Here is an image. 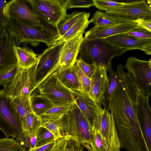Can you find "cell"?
<instances>
[{"label":"cell","mask_w":151,"mask_h":151,"mask_svg":"<svg viewBox=\"0 0 151 151\" xmlns=\"http://www.w3.org/2000/svg\"><path fill=\"white\" fill-rule=\"evenodd\" d=\"M126 52L111 45L104 39H90L84 37L76 60H81L96 66H104L107 70L114 57L121 56Z\"/></svg>","instance_id":"cell-1"},{"label":"cell","mask_w":151,"mask_h":151,"mask_svg":"<svg viewBox=\"0 0 151 151\" xmlns=\"http://www.w3.org/2000/svg\"><path fill=\"white\" fill-rule=\"evenodd\" d=\"M7 32L15 39L17 46L21 43L36 46L40 42L49 47L56 43L58 34L40 27H31L12 19H8Z\"/></svg>","instance_id":"cell-2"},{"label":"cell","mask_w":151,"mask_h":151,"mask_svg":"<svg viewBox=\"0 0 151 151\" xmlns=\"http://www.w3.org/2000/svg\"><path fill=\"white\" fill-rule=\"evenodd\" d=\"M4 12L8 19H13L31 27L41 28L58 34L57 27L36 13L26 0H12L6 2Z\"/></svg>","instance_id":"cell-3"},{"label":"cell","mask_w":151,"mask_h":151,"mask_svg":"<svg viewBox=\"0 0 151 151\" xmlns=\"http://www.w3.org/2000/svg\"><path fill=\"white\" fill-rule=\"evenodd\" d=\"M36 89L38 90L39 95L47 100L53 106L75 103L74 91L62 84L57 78L55 71L36 83L33 92Z\"/></svg>","instance_id":"cell-4"},{"label":"cell","mask_w":151,"mask_h":151,"mask_svg":"<svg viewBox=\"0 0 151 151\" xmlns=\"http://www.w3.org/2000/svg\"><path fill=\"white\" fill-rule=\"evenodd\" d=\"M124 68L127 70L125 82L132 86L144 95L150 97L151 94V61L140 60L131 56L127 60Z\"/></svg>","instance_id":"cell-5"},{"label":"cell","mask_w":151,"mask_h":151,"mask_svg":"<svg viewBox=\"0 0 151 151\" xmlns=\"http://www.w3.org/2000/svg\"><path fill=\"white\" fill-rule=\"evenodd\" d=\"M0 130L6 137L18 139L23 133L21 121L12 98L0 90Z\"/></svg>","instance_id":"cell-6"},{"label":"cell","mask_w":151,"mask_h":151,"mask_svg":"<svg viewBox=\"0 0 151 151\" xmlns=\"http://www.w3.org/2000/svg\"><path fill=\"white\" fill-rule=\"evenodd\" d=\"M36 65L26 68L18 67L14 77L4 88L6 93L12 98L31 97L37 82Z\"/></svg>","instance_id":"cell-7"},{"label":"cell","mask_w":151,"mask_h":151,"mask_svg":"<svg viewBox=\"0 0 151 151\" xmlns=\"http://www.w3.org/2000/svg\"><path fill=\"white\" fill-rule=\"evenodd\" d=\"M145 0L124 2L122 6L105 11L121 22L140 18L151 19V1Z\"/></svg>","instance_id":"cell-8"},{"label":"cell","mask_w":151,"mask_h":151,"mask_svg":"<svg viewBox=\"0 0 151 151\" xmlns=\"http://www.w3.org/2000/svg\"><path fill=\"white\" fill-rule=\"evenodd\" d=\"M26 0L36 13L56 27L67 14L63 0Z\"/></svg>","instance_id":"cell-9"},{"label":"cell","mask_w":151,"mask_h":151,"mask_svg":"<svg viewBox=\"0 0 151 151\" xmlns=\"http://www.w3.org/2000/svg\"><path fill=\"white\" fill-rule=\"evenodd\" d=\"M68 135L76 138L82 145H90L93 138V129L75 103L69 112Z\"/></svg>","instance_id":"cell-10"},{"label":"cell","mask_w":151,"mask_h":151,"mask_svg":"<svg viewBox=\"0 0 151 151\" xmlns=\"http://www.w3.org/2000/svg\"><path fill=\"white\" fill-rule=\"evenodd\" d=\"M64 42L55 43L38 55L39 60L36 65V83L50 73L56 70L60 53Z\"/></svg>","instance_id":"cell-11"},{"label":"cell","mask_w":151,"mask_h":151,"mask_svg":"<svg viewBox=\"0 0 151 151\" xmlns=\"http://www.w3.org/2000/svg\"><path fill=\"white\" fill-rule=\"evenodd\" d=\"M94 128L100 134L112 151H121L114 119L110 111L103 109L101 118L95 124Z\"/></svg>","instance_id":"cell-12"},{"label":"cell","mask_w":151,"mask_h":151,"mask_svg":"<svg viewBox=\"0 0 151 151\" xmlns=\"http://www.w3.org/2000/svg\"><path fill=\"white\" fill-rule=\"evenodd\" d=\"M75 103L93 129L101 118L103 109L89 95L82 92L74 91Z\"/></svg>","instance_id":"cell-13"},{"label":"cell","mask_w":151,"mask_h":151,"mask_svg":"<svg viewBox=\"0 0 151 151\" xmlns=\"http://www.w3.org/2000/svg\"><path fill=\"white\" fill-rule=\"evenodd\" d=\"M111 45L126 51L141 50L148 55L151 54V39H140L125 33L119 34L104 39Z\"/></svg>","instance_id":"cell-14"},{"label":"cell","mask_w":151,"mask_h":151,"mask_svg":"<svg viewBox=\"0 0 151 151\" xmlns=\"http://www.w3.org/2000/svg\"><path fill=\"white\" fill-rule=\"evenodd\" d=\"M136 101L138 117L140 123L142 122V127L147 144L151 151V110L149 97L145 96L137 90Z\"/></svg>","instance_id":"cell-15"},{"label":"cell","mask_w":151,"mask_h":151,"mask_svg":"<svg viewBox=\"0 0 151 151\" xmlns=\"http://www.w3.org/2000/svg\"><path fill=\"white\" fill-rule=\"evenodd\" d=\"M64 42L59 55L56 70H62L73 65L75 62L80 45L83 38V34Z\"/></svg>","instance_id":"cell-16"},{"label":"cell","mask_w":151,"mask_h":151,"mask_svg":"<svg viewBox=\"0 0 151 151\" xmlns=\"http://www.w3.org/2000/svg\"><path fill=\"white\" fill-rule=\"evenodd\" d=\"M91 79L89 96L96 102L101 105L109 86L107 70L102 66H97Z\"/></svg>","instance_id":"cell-17"},{"label":"cell","mask_w":151,"mask_h":151,"mask_svg":"<svg viewBox=\"0 0 151 151\" xmlns=\"http://www.w3.org/2000/svg\"><path fill=\"white\" fill-rule=\"evenodd\" d=\"M15 46L14 39L7 31L0 41V75L17 65L14 51Z\"/></svg>","instance_id":"cell-18"},{"label":"cell","mask_w":151,"mask_h":151,"mask_svg":"<svg viewBox=\"0 0 151 151\" xmlns=\"http://www.w3.org/2000/svg\"><path fill=\"white\" fill-rule=\"evenodd\" d=\"M40 117L41 127L46 129L51 132L55 140L63 136L68 135V114L63 115H43Z\"/></svg>","instance_id":"cell-19"},{"label":"cell","mask_w":151,"mask_h":151,"mask_svg":"<svg viewBox=\"0 0 151 151\" xmlns=\"http://www.w3.org/2000/svg\"><path fill=\"white\" fill-rule=\"evenodd\" d=\"M139 26L134 21L122 22L108 27L94 28L85 33L84 37L90 39H104L108 37L129 32Z\"/></svg>","instance_id":"cell-20"},{"label":"cell","mask_w":151,"mask_h":151,"mask_svg":"<svg viewBox=\"0 0 151 151\" xmlns=\"http://www.w3.org/2000/svg\"><path fill=\"white\" fill-rule=\"evenodd\" d=\"M124 67L121 64H119L117 66L116 71L115 72L112 68V63L110 64L107 68V71L109 73V86L104 99L101 103L103 106V109L109 111V103L117 87L121 83L124 81L126 72L124 71Z\"/></svg>","instance_id":"cell-21"},{"label":"cell","mask_w":151,"mask_h":151,"mask_svg":"<svg viewBox=\"0 0 151 151\" xmlns=\"http://www.w3.org/2000/svg\"><path fill=\"white\" fill-rule=\"evenodd\" d=\"M27 43H23V46H15L14 51L17 61L18 67L26 68L37 64L39 56L27 46Z\"/></svg>","instance_id":"cell-22"},{"label":"cell","mask_w":151,"mask_h":151,"mask_svg":"<svg viewBox=\"0 0 151 151\" xmlns=\"http://www.w3.org/2000/svg\"><path fill=\"white\" fill-rule=\"evenodd\" d=\"M55 71L58 79L65 87L72 91L82 92L73 65Z\"/></svg>","instance_id":"cell-23"},{"label":"cell","mask_w":151,"mask_h":151,"mask_svg":"<svg viewBox=\"0 0 151 151\" xmlns=\"http://www.w3.org/2000/svg\"><path fill=\"white\" fill-rule=\"evenodd\" d=\"M41 124L40 117L32 111L27 114L22 125V132L29 138L37 137Z\"/></svg>","instance_id":"cell-24"},{"label":"cell","mask_w":151,"mask_h":151,"mask_svg":"<svg viewBox=\"0 0 151 151\" xmlns=\"http://www.w3.org/2000/svg\"><path fill=\"white\" fill-rule=\"evenodd\" d=\"M83 146L75 137L66 135L56 140L52 151H84Z\"/></svg>","instance_id":"cell-25"},{"label":"cell","mask_w":151,"mask_h":151,"mask_svg":"<svg viewBox=\"0 0 151 151\" xmlns=\"http://www.w3.org/2000/svg\"><path fill=\"white\" fill-rule=\"evenodd\" d=\"M90 13L86 12L84 16L73 26L57 42H63L76 37L80 33L85 32L90 23L88 20Z\"/></svg>","instance_id":"cell-26"},{"label":"cell","mask_w":151,"mask_h":151,"mask_svg":"<svg viewBox=\"0 0 151 151\" xmlns=\"http://www.w3.org/2000/svg\"><path fill=\"white\" fill-rule=\"evenodd\" d=\"M86 12L74 11L71 14H67L57 26L58 32L57 40L63 36L73 26L81 19Z\"/></svg>","instance_id":"cell-27"},{"label":"cell","mask_w":151,"mask_h":151,"mask_svg":"<svg viewBox=\"0 0 151 151\" xmlns=\"http://www.w3.org/2000/svg\"><path fill=\"white\" fill-rule=\"evenodd\" d=\"M30 98L31 97L23 96H19L12 98L19 116L22 126L27 114L32 111L30 104Z\"/></svg>","instance_id":"cell-28"},{"label":"cell","mask_w":151,"mask_h":151,"mask_svg":"<svg viewBox=\"0 0 151 151\" xmlns=\"http://www.w3.org/2000/svg\"><path fill=\"white\" fill-rule=\"evenodd\" d=\"M89 22H93L94 24L93 27L95 28L108 27L122 22L106 12L99 11L95 12Z\"/></svg>","instance_id":"cell-29"},{"label":"cell","mask_w":151,"mask_h":151,"mask_svg":"<svg viewBox=\"0 0 151 151\" xmlns=\"http://www.w3.org/2000/svg\"><path fill=\"white\" fill-rule=\"evenodd\" d=\"M30 104L32 111L40 117L53 106L47 100L36 94L31 96Z\"/></svg>","instance_id":"cell-30"},{"label":"cell","mask_w":151,"mask_h":151,"mask_svg":"<svg viewBox=\"0 0 151 151\" xmlns=\"http://www.w3.org/2000/svg\"><path fill=\"white\" fill-rule=\"evenodd\" d=\"M83 146L88 151H112L109 146L95 129H93V138L91 144Z\"/></svg>","instance_id":"cell-31"},{"label":"cell","mask_w":151,"mask_h":151,"mask_svg":"<svg viewBox=\"0 0 151 151\" xmlns=\"http://www.w3.org/2000/svg\"><path fill=\"white\" fill-rule=\"evenodd\" d=\"M0 151H27L22 145L13 138H0Z\"/></svg>","instance_id":"cell-32"},{"label":"cell","mask_w":151,"mask_h":151,"mask_svg":"<svg viewBox=\"0 0 151 151\" xmlns=\"http://www.w3.org/2000/svg\"><path fill=\"white\" fill-rule=\"evenodd\" d=\"M73 66L81 88L82 92L89 95L91 85L90 79L80 69L76 60Z\"/></svg>","instance_id":"cell-33"},{"label":"cell","mask_w":151,"mask_h":151,"mask_svg":"<svg viewBox=\"0 0 151 151\" xmlns=\"http://www.w3.org/2000/svg\"><path fill=\"white\" fill-rule=\"evenodd\" d=\"M55 141L51 132L46 129L41 127L37 137L34 148L43 146Z\"/></svg>","instance_id":"cell-34"},{"label":"cell","mask_w":151,"mask_h":151,"mask_svg":"<svg viewBox=\"0 0 151 151\" xmlns=\"http://www.w3.org/2000/svg\"><path fill=\"white\" fill-rule=\"evenodd\" d=\"M74 104L53 106L47 110L42 116L63 115L67 114L72 109Z\"/></svg>","instance_id":"cell-35"},{"label":"cell","mask_w":151,"mask_h":151,"mask_svg":"<svg viewBox=\"0 0 151 151\" xmlns=\"http://www.w3.org/2000/svg\"><path fill=\"white\" fill-rule=\"evenodd\" d=\"M94 6L100 10H105L116 8L123 5L124 2L113 0H93Z\"/></svg>","instance_id":"cell-36"},{"label":"cell","mask_w":151,"mask_h":151,"mask_svg":"<svg viewBox=\"0 0 151 151\" xmlns=\"http://www.w3.org/2000/svg\"><path fill=\"white\" fill-rule=\"evenodd\" d=\"M67 9L73 8H89L94 4L93 0H63Z\"/></svg>","instance_id":"cell-37"},{"label":"cell","mask_w":151,"mask_h":151,"mask_svg":"<svg viewBox=\"0 0 151 151\" xmlns=\"http://www.w3.org/2000/svg\"><path fill=\"white\" fill-rule=\"evenodd\" d=\"M6 1L0 0V41L5 35L7 32L6 26L8 19L4 12V7Z\"/></svg>","instance_id":"cell-38"},{"label":"cell","mask_w":151,"mask_h":151,"mask_svg":"<svg viewBox=\"0 0 151 151\" xmlns=\"http://www.w3.org/2000/svg\"><path fill=\"white\" fill-rule=\"evenodd\" d=\"M125 33L138 39H151V32L140 26Z\"/></svg>","instance_id":"cell-39"},{"label":"cell","mask_w":151,"mask_h":151,"mask_svg":"<svg viewBox=\"0 0 151 151\" xmlns=\"http://www.w3.org/2000/svg\"><path fill=\"white\" fill-rule=\"evenodd\" d=\"M18 69L17 65L0 75V85L4 88L15 76Z\"/></svg>","instance_id":"cell-40"},{"label":"cell","mask_w":151,"mask_h":151,"mask_svg":"<svg viewBox=\"0 0 151 151\" xmlns=\"http://www.w3.org/2000/svg\"><path fill=\"white\" fill-rule=\"evenodd\" d=\"M76 61L80 69L91 79L95 72L96 66L87 64L81 60Z\"/></svg>","instance_id":"cell-41"},{"label":"cell","mask_w":151,"mask_h":151,"mask_svg":"<svg viewBox=\"0 0 151 151\" xmlns=\"http://www.w3.org/2000/svg\"><path fill=\"white\" fill-rule=\"evenodd\" d=\"M135 22L138 26L151 32V19L140 18Z\"/></svg>","instance_id":"cell-42"},{"label":"cell","mask_w":151,"mask_h":151,"mask_svg":"<svg viewBox=\"0 0 151 151\" xmlns=\"http://www.w3.org/2000/svg\"><path fill=\"white\" fill-rule=\"evenodd\" d=\"M55 141L41 147L29 149L28 151H52Z\"/></svg>","instance_id":"cell-43"}]
</instances>
